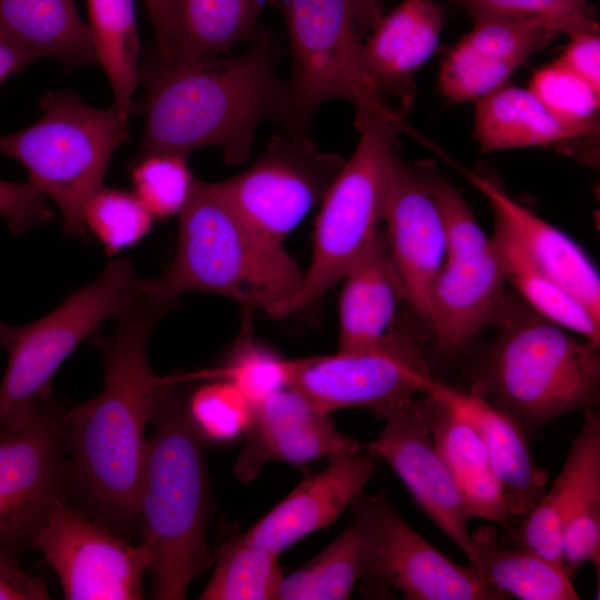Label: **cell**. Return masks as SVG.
<instances>
[{
	"instance_id": "16",
	"label": "cell",
	"mask_w": 600,
	"mask_h": 600,
	"mask_svg": "<svg viewBox=\"0 0 600 600\" xmlns=\"http://www.w3.org/2000/svg\"><path fill=\"white\" fill-rule=\"evenodd\" d=\"M368 452L386 461L414 501L471 561L472 517L453 476L436 449L416 399L386 419Z\"/></svg>"
},
{
	"instance_id": "17",
	"label": "cell",
	"mask_w": 600,
	"mask_h": 600,
	"mask_svg": "<svg viewBox=\"0 0 600 600\" xmlns=\"http://www.w3.org/2000/svg\"><path fill=\"white\" fill-rule=\"evenodd\" d=\"M377 557L368 577L390 584L407 600H501L470 566L463 567L424 540L397 512L383 491L376 493Z\"/></svg>"
},
{
	"instance_id": "41",
	"label": "cell",
	"mask_w": 600,
	"mask_h": 600,
	"mask_svg": "<svg viewBox=\"0 0 600 600\" xmlns=\"http://www.w3.org/2000/svg\"><path fill=\"white\" fill-rule=\"evenodd\" d=\"M557 34L532 21L486 18L476 20L472 31L461 41L483 54L521 67Z\"/></svg>"
},
{
	"instance_id": "3",
	"label": "cell",
	"mask_w": 600,
	"mask_h": 600,
	"mask_svg": "<svg viewBox=\"0 0 600 600\" xmlns=\"http://www.w3.org/2000/svg\"><path fill=\"white\" fill-rule=\"evenodd\" d=\"M179 214L171 263L143 282L151 297L173 303L187 292H210L270 313L299 289L303 272L296 261L246 220L219 182L196 178Z\"/></svg>"
},
{
	"instance_id": "49",
	"label": "cell",
	"mask_w": 600,
	"mask_h": 600,
	"mask_svg": "<svg viewBox=\"0 0 600 600\" xmlns=\"http://www.w3.org/2000/svg\"><path fill=\"white\" fill-rule=\"evenodd\" d=\"M577 1H580V2L584 3L586 0H577Z\"/></svg>"
},
{
	"instance_id": "2",
	"label": "cell",
	"mask_w": 600,
	"mask_h": 600,
	"mask_svg": "<svg viewBox=\"0 0 600 600\" xmlns=\"http://www.w3.org/2000/svg\"><path fill=\"white\" fill-rule=\"evenodd\" d=\"M277 54L264 34L234 57L182 58L148 50L140 64L144 116L138 157L167 152L187 157L220 147L230 166L250 156L259 123L290 119L287 81L276 70Z\"/></svg>"
},
{
	"instance_id": "39",
	"label": "cell",
	"mask_w": 600,
	"mask_h": 600,
	"mask_svg": "<svg viewBox=\"0 0 600 600\" xmlns=\"http://www.w3.org/2000/svg\"><path fill=\"white\" fill-rule=\"evenodd\" d=\"M518 64L483 54L461 40L443 60L439 90L447 101L479 100L508 82Z\"/></svg>"
},
{
	"instance_id": "26",
	"label": "cell",
	"mask_w": 600,
	"mask_h": 600,
	"mask_svg": "<svg viewBox=\"0 0 600 600\" xmlns=\"http://www.w3.org/2000/svg\"><path fill=\"white\" fill-rule=\"evenodd\" d=\"M416 402L429 427L433 444L453 476L472 517L508 530L512 519L478 431L429 394H420Z\"/></svg>"
},
{
	"instance_id": "19",
	"label": "cell",
	"mask_w": 600,
	"mask_h": 600,
	"mask_svg": "<svg viewBox=\"0 0 600 600\" xmlns=\"http://www.w3.org/2000/svg\"><path fill=\"white\" fill-rule=\"evenodd\" d=\"M507 282L494 244L473 257L447 259L429 297V334L439 359L456 357L498 323L510 297Z\"/></svg>"
},
{
	"instance_id": "35",
	"label": "cell",
	"mask_w": 600,
	"mask_h": 600,
	"mask_svg": "<svg viewBox=\"0 0 600 600\" xmlns=\"http://www.w3.org/2000/svg\"><path fill=\"white\" fill-rule=\"evenodd\" d=\"M529 90L562 123L587 137L599 131L600 93L559 60L537 70Z\"/></svg>"
},
{
	"instance_id": "40",
	"label": "cell",
	"mask_w": 600,
	"mask_h": 600,
	"mask_svg": "<svg viewBox=\"0 0 600 600\" xmlns=\"http://www.w3.org/2000/svg\"><path fill=\"white\" fill-rule=\"evenodd\" d=\"M188 413L203 439L228 441L244 433L253 403L227 380H212L191 396Z\"/></svg>"
},
{
	"instance_id": "36",
	"label": "cell",
	"mask_w": 600,
	"mask_h": 600,
	"mask_svg": "<svg viewBox=\"0 0 600 600\" xmlns=\"http://www.w3.org/2000/svg\"><path fill=\"white\" fill-rule=\"evenodd\" d=\"M153 218L134 193L103 187L91 197L84 211L87 229L109 254L139 242L151 229Z\"/></svg>"
},
{
	"instance_id": "46",
	"label": "cell",
	"mask_w": 600,
	"mask_h": 600,
	"mask_svg": "<svg viewBox=\"0 0 600 600\" xmlns=\"http://www.w3.org/2000/svg\"><path fill=\"white\" fill-rule=\"evenodd\" d=\"M151 19L156 47L159 53L168 54L170 49V0H143Z\"/></svg>"
},
{
	"instance_id": "32",
	"label": "cell",
	"mask_w": 600,
	"mask_h": 600,
	"mask_svg": "<svg viewBox=\"0 0 600 600\" xmlns=\"http://www.w3.org/2000/svg\"><path fill=\"white\" fill-rule=\"evenodd\" d=\"M507 281L542 318L600 346V319L577 298L541 273L516 241L501 229L491 237Z\"/></svg>"
},
{
	"instance_id": "22",
	"label": "cell",
	"mask_w": 600,
	"mask_h": 600,
	"mask_svg": "<svg viewBox=\"0 0 600 600\" xmlns=\"http://www.w3.org/2000/svg\"><path fill=\"white\" fill-rule=\"evenodd\" d=\"M423 394L449 407L478 431L511 519L524 517L544 493L548 472L533 460L520 428L472 388L464 391L433 378Z\"/></svg>"
},
{
	"instance_id": "20",
	"label": "cell",
	"mask_w": 600,
	"mask_h": 600,
	"mask_svg": "<svg viewBox=\"0 0 600 600\" xmlns=\"http://www.w3.org/2000/svg\"><path fill=\"white\" fill-rule=\"evenodd\" d=\"M377 458L362 450L330 460L321 472L303 479L241 537L274 554L328 527L363 492Z\"/></svg>"
},
{
	"instance_id": "29",
	"label": "cell",
	"mask_w": 600,
	"mask_h": 600,
	"mask_svg": "<svg viewBox=\"0 0 600 600\" xmlns=\"http://www.w3.org/2000/svg\"><path fill=\"white\" fill-rule=\"evenodd\" d=\"M471 567L493 589L522 600H577L571 574L562 563L550 561L523 548H508L494 528L471 532Z\"/></svg>"
},
{
	"instance_id": "31",
	"label": "cell",
	"mask_w": 600,
	"mask_h": 600,
	"mask_svg": "<svg viewBox=\"0 0 600 600\" xmlns=\"http://www.w3.org/2000/svg\"><path fill=\"white\" fill-rule=\"evenodd\" d=\"M89 28L98 63L112 89L113 104L132 113V97L140 83V40L134 0H88Z\"/></svg>"
},
{
	"instance_id": "48",
	"label": "cell",
	"mask_w": 600,
	"mask_h": 600,
	"mask_svg": "<svg viewBox=\"0 0 600 600\" xmlns=\"http://www.w3.org/2000/svg\"><path fill=\"white\" fill-rule=\"evenodd\" d=\"M359 2L364 10L373 30L384 16L378 0H359Z\"/></svg>"
},
{
	"instance_id": "23",
	"label": "cell",
	"mask_w": 600,
	"mask_h": 600,
	"mask_svg": "<svg viewBox=\"0 0 600 600\" xmlns=\"http://www.w3.org/2000/svg\"><path fill=\"white\" fill-rule=\"evenodd\" d=\"M338 351H360L386 341L401 321L404 290L383 230L341 279Z\"/></svg>"
},
{
	"instance_id": "21",
	"label": "cell",
	"mask_w": 600,
	"mask_h": 600,
	"mask_svg": "<svg viewBox=\"0 0 600 600\" xmlns=\"http://www.w3.org/2000/svg\"><path fill=\"white\" fill-rule=\"evenodd\" d=\"M489 202L494 228L510 236L530 262L600 319V278L588 253L572 238L510 197L491 178L450 160Z\"/></svg>"
},
{
	"instance_id": "8",
	"label": "cell",
	"mask_w": 600,
	"mask_h": 600,
	"mask_svg": "<svg viewBox=\"0 0 600 600\" xmlns=\"http://www.w3.org/2000/svg\"><path fill=\"white\" fill-rule=\"evenodd\" d=\"M142 291L143 280L130 261L118 258L49 314L24 326L0 321V348L8 353L0 384V427L22 424L48 401L52 377L64 360L106 320L124 312Z\"/></svg>"
},
{
	"instance_id": "45",
	"label": "cell",
	"mask_w": 600,
	"mask_h": 600,
	"mask_svg": "<svg viewBox=\"0 0 600 600\" xmlns=\"http://www.w3.org/2000/svg\"><path fill=\"white\" fill-rule=\"evenodd\" d=\"M570 39L558 60L600 93L599 34H580Z\"/></svg>"
},
{
	"instance_id": "13",
	"label": "cell",
	"mask_w": 600,
	"mask_h": 600,
	"mask_svg": "<svg viewBox=\"0 0 600 600\" xmlns=\"http://www.w3.org/2000/svg\"><path fill=\"white\" fill-rule=\"evenodd\" d=\"M70 600H139L151 553L58 498L33 540Z\"/></svg>"
},
{
	"instance_id": "15",
	"label": "cell",
	"mask_w": 600,
	"mask_h": 600,
	"mask_svg": "<svg viewBox=\"0 0 600 600\" xmlns=\"http://www.w3.org/2000/svg\"><path fill=\"white\" fill-rule=\"evenodd\" d=\"M383 222L390 258L402 283L409 312L429 334L430 291L447 261L448 249L424 164L412 166L398 158Z\"/></svg>"
},
{
	"instance_id": "43",
	"label": "cell",
	"mask_w": 600,
	"mask_h": 600,
	"mask_svg": "<svg viewBox=\"0 0 600 600\" xmlns=\"http://www.w3.org/2000/svg\"><path fill=\"white\" fill-rule=\"evenodd\" d=\"M0 216L14 234L22 233L53 217L46 197L30 181L10 182L0 179Z\"/></svg>"
},
{
	"instance_id": "25",
	"label": "cell",
	"mask_w": 600,
	"mask_h": 600,
	"mask_svg": "<svg viewBox=\"0 0 600 600\" xmlns=\"http://www.w3.org/2000/svg\"><path fill=\"white\" fill-rule=\"evenodd\" d=\"M351 506L349 526L314 559L283 577L276 600L349 599L369 576L378 546L376 494L361 493Z\"/></svg>"
},
{
	"instance_id": "11",
	"label": "cell",
	"mask_w": 600,
	"mask_h": 600,
	"mask_svg": "<svg viewBox=\"0 0 600 600\" xmlns=\"http://www.w3.org/2000/svg\"><path fill=\"white\" fill-rule=\"evenodd\" d=\"M346 159L318 149L308 132L283 129L242 173L219 182L222 191L266 239L283 246L321 202Z\"/></svg>"
},
{
	"instance_id": "37",
	"label": "cell",
	"mask_w": 600,
	"mask_h": 600,
	"mask_svg": "<svg viewBox=\"0 0 600 600\" xmlns=\"http://www.w3.org/2000/svg\"><path fill=\"white\" fill-rule=\"evenodd\" d=\"M186 159L167 152L137 158L131 173L134 194L153 217L174 216L186 206L196 180Z\"/></svg>"
},
{
	"instance_id": "47",
	"label": "cell",
	"mask_w": 600,
	"mask_h": 600,
	"mask_svg": "<svg viewBox=\"0 0 600 600\" xmlns=\"http://www.w3.org/2000/svg\"><path fill=\"white\" fill-rule=\"evenodd\" d=\"M34 60L37 58L32 53L0 40V84L9 76Z\"/></svg>"
},
{
	"instance_id": "33",
	"label": "cell",
	"mask_w": 600,
	"mask_h": 600,
	"mask_svg": "<svg viewBox=\"0 0 600 600\" xmlns=\"http://www.w3.org/2000/svg\"><path fill=\"white\" fill-rule=\"evenodd\" d=\"M283 577L278 554L238 536L217 552L214 570L199 599L276 600Z\"/></svg>"
},
{
	"instance_id": "4",
	"label": "cell",
	"mask_w": 600,
	"mask_h": 600,
	"mask_svg": "<svg viewBox=\"0 0 600 600\" xmlns=\"http://www.w3.org/2000/svg\"><path fill=\"white\" fill-rule=\"evenodd\" d=\"M173 393L152 420L139 493L152 598L160 600L184 599L213 559L206 530L210 491L203 437Z\"/></svg>"
},
{
	"instance_id": "38",
	"label": "cell",
	"mask_w": 600,
	"mask_h": 600,
	"mask_svg": "<svg viewBox=\"0 0 600 600\" xmlns=\"http://www.w3.org/2000/svg\"><path fill=\"white\" fill-rule=\"evenodd\" d=\"M476 20L501 18L532 21L570 38L599 34V24L577 0H459Z\"/></svg>"
},
{
	"instance_id": "12",
	"label": "cell",
	"mask_w": 600,
	"mask_h": 600,
	"mask_svg": "<svg viewBox=\"0 0 600 600\" xmlns=\"http://www.w3.org/2000/svg\"><path fill=\"white\" fill-rule=\"evenodd\" d=\"M512 541L572 573L583 563L600 569V419L583 411L563 468L551 488L512 529Z\"/></svg>"
},
{
	"instance_id": "6",
	"label": "cell",
	"mask_w": 600,
	"mask_h": 600,
	"mask_svg": "<svg viewBox=\"0 0 600 600\" xmlns=\"http://www.w3.org/2000/svg\"><path fill=\"white\" fill-rule=\"evenodd\" d=\"M357 111L359 141L321 201L310 264L296 293L269 313L273 318L321 299L368 250L383 222L403 114Z\"/></svg>"
},
{
	"instance_id": "5",
	"label": "cell",
	"mask_w": 600,
	"mask_h": 600,
	"mask_svg": "<svg viewBox=\"0 0 600 600\" xmlns=\"http://www.w3.org/2000/svg\"><path fill=\"white\" fill-rule=\"evenodd\" d=\"M472 389L527 438L552 420L592 410L600 392V346L509 297Z\"/></svg>"
},
{
	"instance_id": "27",
	"label": "cell",
	"mask_w": 600,
	"mask_h": 600,
	"mask_svg": "<svg viewBox=\"0 0 600 600\" xmlns=\"http://www.w3.org/2000/svg\"><path fill=\"white\" fill-rule=\"evenodd\" d=\"M0 40L68 68L98 64L89 24L74 0H0Z\"/></svg>"
},
{
	"instance_id": "44",
	"label": "cell",
	"mask_w": 600,
	"mask_h": 600,
	"mask_svg": "<svg viewBox=\"0 0 600 600\" xmlns=\"http://www.w3.org/2000/svg\"><path fill=\"white\" fill-rule=\"evenodd\" d=\"M42 578L31 576L18 562V556L0 551V600H47Z\"/></svg>"
},
{
	"instance_id": "1",
	"label": "cell",
	"mask_w": 600,
	"mask_h": 600,
	"mask_svg": "<svg viewBox=\"0 0 600 600\" xmlns=\"http://www.w3.org/2000/svg\"><path fill=\"white\" fill-rule=\"evenodd\" d=\"M172 304L143 290L112 319L110 332L96 334L104 364L103 390L62 416L61 433L72 454L74 480L114 524L138 520L146 427L182 382L181 376H158L147 356L150 334Z\"/></svg>"
},
{
	"instance_id": "9",
	"label": "cell",
	"mask_w": 600,
	"mask_h": 600,
	"mask_svg": "<svg viewBox=\"0 0 600 600\" xmlns=\"http://www.w3.org/2000/svg\"><path fill=\"white\" fill-rule=\"evenodd\" d=\"M291 52L286 128L308 132L317 109L343 100L357 110L403 113L368 73L363 36L372 26L359 0H279Z\"/></svg>"
},
{
	"instance_id": "42",
	"label": "cell",
	"mask_w": 600,
	"mask_h": 600,
	"mask_svg": "<svg viewBox=\"0 0 600 600\" xmlns=\"http://www.w3.org/2000/svg\"><path fill=\"white\" fill-rule=\"evenodd\" d=\"M424 169L444 229L447 259L473 257L490 250L492 238L482 230L460 191L433 167L424 164Z\"/></svg>"
},
{
	"instance_id": "24",
	"label": "cell",
	"mask_w": 600,
	"mask_h": 600,
	"mask_svg": "<svg viewBox=\"0 0 600 600\" xmlns=\"http://www.w3.org/2000/svg\"><path fill=\"white\" fill-rule=\"evenodd\" d=\"M446 9L432 0H403L383 16L363 44L366 69L388 96L407 110L413 73L434 52L444 24Z\"/></svg>"
},
{
	"instance_id": "7",
	"label": "cell",
	"mask_w": 600,
	"mask_h": 600,
	"mask_svg": "<svg viewBox=\"0 0 600 600\" xmlns=\"http://www.w3.org/2000/svg\"><path fill=\"white\" fill-rule=\"evenodd\" d=\"M40 108L30 127L0 136V153L27 169L28 181L61 211L67 231L83 234L86 207L102 188L114 150L130 137V117L66 91L47 92Z\"/></svg>"
},
{
	"instance_id": "28",
	"label": "cell",
	"mask_w": 600,
	"mask_h": 600,
	"mask_svg": "<svg viewBox=\"0 0 600 600\" xmlns=\"http://www.w3.org/2000/svg\"><path fill=\"white\" fill-rule=\"evenodd\" d=\"M473 133L483 152L548 147L587 137L559 121L529 89L509 82L478 100Z\"/></svg>"
},
{
	"instance_id": "30",
	"label": "cell",
	"mask_w": 600,
	"mask_h": 600,
	"mask_svg": "<svg viewBox=\"0 0 600 600\" xmlns=\"http://www.w3.org/2000/svg\"><path fill=\"white\" fill-rule=\"evenodd\" d=\"M264 6L266 0H170L167 56H217L256 40Z\"/></svg>"
},
{
	"instance_id": "14",
	"label": "cell",
	"mask_w": 600,
	"mask_h": 600,
	"mask_svg": "<svg viewBox=\"0 0 600 600\" xmlns=\"http://www.w3.org/2000/svg\"><path fill=\"white\" fill-rule=\"evenodd\" d=\"M47 402L22 424L0 427V551L16 556L33 547L52 503L67 489L62 416Z\"/></svg>"
},
{
	"instance_id": "18",
	"label": "cell",
	"mask_w": 600,
	"mask_h": 600,
	"mask_svg": "<svg viewBox=\"0 0 600 600\" xmlns=\"http://www.w3.org/2000/svg\"><path fill=\"white\" fill-rule=\"evenodd\" d=\"M244 433L246 442L233 469L243 482L254 479L270 461L301 466L362 450L358 441L337 429L329 413L290 387L253 404Z\"/></svg>"
},
{
	"instance_id": "10",
	"label": "cell",
	"mask_w": 600,
	"mask_h": 600,
	"mask_svg": "<svg viewBox=\"0 0 600 600\" xmlns=\"http://www.w3.org/2000/svg\"><path fill=\"white\" fill-rule=\"evenodd\" d=\"M427 338L409 312L374 348L290 360L287 387L322 412L364 409L386 420L423 394L433 379L424 351Z\"/></svg>"
},
{
	"instance_id": "34",
	"label": "cell",
	"mask_w": 600,
	"mask_h": 600,
	"mask_svg": "<svg viewBox=\"0 0 600 600\" xmlns=\"http://www.w3.org/2000/svg\"><path fill=\"white\" fill-rule=\"evenodd\" d=\"M243 318L237 341L221 367L182 378L230 381L256 404L274 391L287 387L290 360L259 344L253 337L248 311Z\"/></svg>"
}]
</instances>
